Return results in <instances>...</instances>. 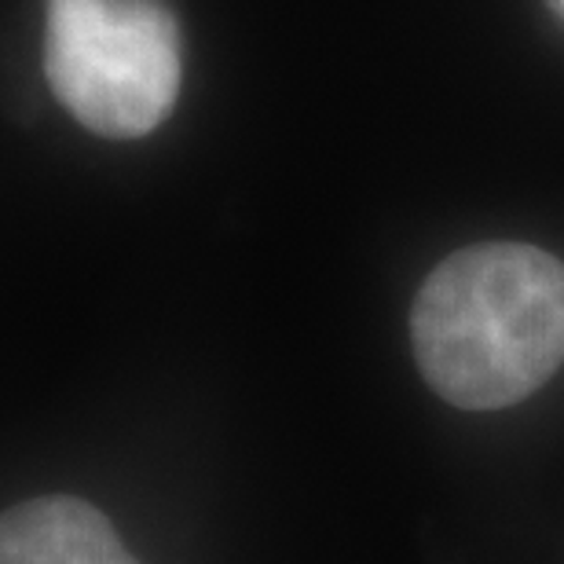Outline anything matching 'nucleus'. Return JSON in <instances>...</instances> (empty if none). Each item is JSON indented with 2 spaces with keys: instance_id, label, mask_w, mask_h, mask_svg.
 <instances>
[{
  "instance_id": "f257e3e1",
  "label": "nucleus",
  "mask_w": 564,
  "mask_h": 564,
  "mask_svg": "<svg viewBox=\"0 0 564 564\" xmlns=\"http://www.w3.org/2000/svg\"><path fill=\"white\" fill-rule=\"evenodd\" d=\"M411 337L436 397L462 411L521 403L564 364V264L524 242L469 246L425 279Z\"/></svg>"
},
{
  "instance_id": "f03ea898",
  "label": "nucleus",
  "mask_w": 564,
  "mask_h": 564,
  "mask_svg": "<svg viewBox=\"0 0 564 564\" xmlns=\"http://www.w3.org/2000/svg\"><path fill=\"white\" fill-rule=\"evenodd\" d=\"M44 70L85 129L147 137L180 93L176 22L154 0H48Z\"/></svg>"
},
{
  "instance_id": "7ed1b4c3",
  "label": "nucleus",
  "mask_w": 564,
  "mask_h": 564,
  "mask_svg": "<svg viewBox=\"0 0 564 564\" xmlns=\"http://www.w3.org/2000/svg\"><path fill=\"white\" fill-rule=\"evenodd\" d=\"M0 564H140L93 502L48 495L11 506L0 524Z\"/></svg>"
}]
</instances>
